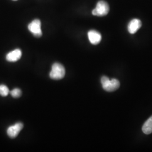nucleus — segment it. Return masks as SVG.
Here are the masks:
<instances>
[{"label": "nucleus", "mask_w": 152, "mask_h": 152, "mask_svg": "<svg viewBox=\"0 0 152 152\" xmlns=\"http://www.w3.org/2000/svg\"><path fill=\"white\" fill-rule=\"evenodd\" d=\"M101 83L104 90L108 92L114 91L120 86V82L118 80L115 78L109 80V78L107 76H103L102 77Z\"/></svg>", "instance_id": "obj_1"}, {"label": "nucleus", "mask_w": 152, "mask_h": 152, "mask_svg": "<svg viewBox=\"0 0 152 152\" xmlns=\"http://www.w3.org/2000/svg\"><path fill=\"white\" fill-rule=\"evenodd\" d=\"M65 70L64 66L58 63H54L50 72V77L55 80H59L64 77Z\"/></svg>", "instance_id": "obj_2"}, {"label": "nucleus", "mask_w": 152, "mask_h": 152, "mask_svg": "<svg viewBox=\"0 0 152 152\" xmlns=\"http://www.w3.org/2000/svg\"><path fill=\"white\" fill-rule=\"evenodd\" d=\"M109 11V6L104 1H100L97 3L96 7L92 10V15L98 16L107 15Z\"/></svg>", "instance_id": "obj_3"}, {"label": "nucleus", "mask_w": 152, "mask_h": 152, "mask_svg": "<svg viewBox=\"0 0 152 152\" xmlns=\"http://www.w3.org/2000/svg\"><path fill=\"white\" fill-rule=\"evenodd\" d=\"M28 29L36 37L39 38L42 36V32L41 30V23L38 19H35L29 24Z\"/></svg>", "instance_id": "obj_4"}, {"label": "nucleus", "mask_w": 152, "mask_h": 152, "mask_svg": "<svg viewBox=\"0 0 152 152\" xmlns=\"http://www.w3.org/2000/svg\"><path fill=\"white\" fill-rule=\"evenodd\" d=\"M23 124L22 122H18L15 125L10 126L7 130V134L10 138H15L18 135L20 131L23 128Z\"/></svg>", "instance_id": "obj_5"}, {"label": "nucleus", "mask_w": 152, "mask_h": 152, "mask_svg": "<svg viewBox=\"0 0 152 152\" xmlns=\"http://www.w3.org/2000/svg\"><path fill=\"white\" fill-rule=\"evenodd\" d=\"M88 38L91 44L96 45L100 42L102 40V35L96 31L91 30L88 32Z\"/></svg>", "instance_id": "obj_6"}, {"label": "nucleus", "mask_w": 152, "mask_h": 152, "mask_svg": "<svg viewBox=\"0 0 152 152\" xmlns=\"http://www.w3.org/2000/svg\"><path fill=\"white\" fill-rule=\"evenodd\" d=\"M142 23L138 19H134L128 24V31L131 34H135L141 28Z\"/></svg>", "instance_id": "obj_7"}, {"label": "nucleus", "mask_w": 152, "mask_h": 152, "mask_svg": "<svg viewBox=\"0 0 152 152\" xmlns=\"http://www.w3.org/2000/svg\"><path fill=\"white\" fill-rule=\"evenodd\" d=\"M22 51L20 49H15L6 55V60L10 62H15L22 57Z\"/></svg>", "instance_id": "obj_8"}, {"label": "nucleus", "mask_w": 152, "mask_h": 152, "mask_svg": "<svg viewBox=\"0 0 152 152\" xmlns=\"http://www.w3.org/2000/svg\"><path fill=\"white\" fill-rule=\"evenodd\" d=\"M142 131L147 135L152 133V115L145 121L142 127Z\"/></svg>", "instance_id": "obj_9"}, {"label": "nucleus", "mask_w": 152, "mask_h": 152, "mask_svg": "<svg viewBox=\"0 0 152 152\" xmlns=\"http://www.w3.org/2000/svg\"><path fill=\"white\" fill-rule=\"evenodd\" d=\"M9 93V90L8 87L4 85H0V95L2 96H6Z\"/></svg>", "instance_id": "obj_10"}, {"label": "nucleus", "mask_w": 152, "mask_h": 152, "mask_svg": "<svg viewBox=\"0 0 152 152\" xmlns=\"http://www.w3.org/2000/svg\"><path fill=\"white\" fill-rule=\"evenodd\" d=\"M10 94L13 98H19L22 95V91L19 88H15L11 91Z\"/></svg>", "instance_id": "obj_11"}, {"label": "nucleus", "mask_w": 152, "mask_h": 152, "mask_svg": "<svg viewBox=\"0 0 152 152\" xmlns=\"http://www.w3.org/2000/svg\"><path fill=\"white\" fill-rule=\"evenodd\" d=\"M14 1H15V0H14Z\"/></svg>", "instance_id": "obj_12"}]
</instances>
